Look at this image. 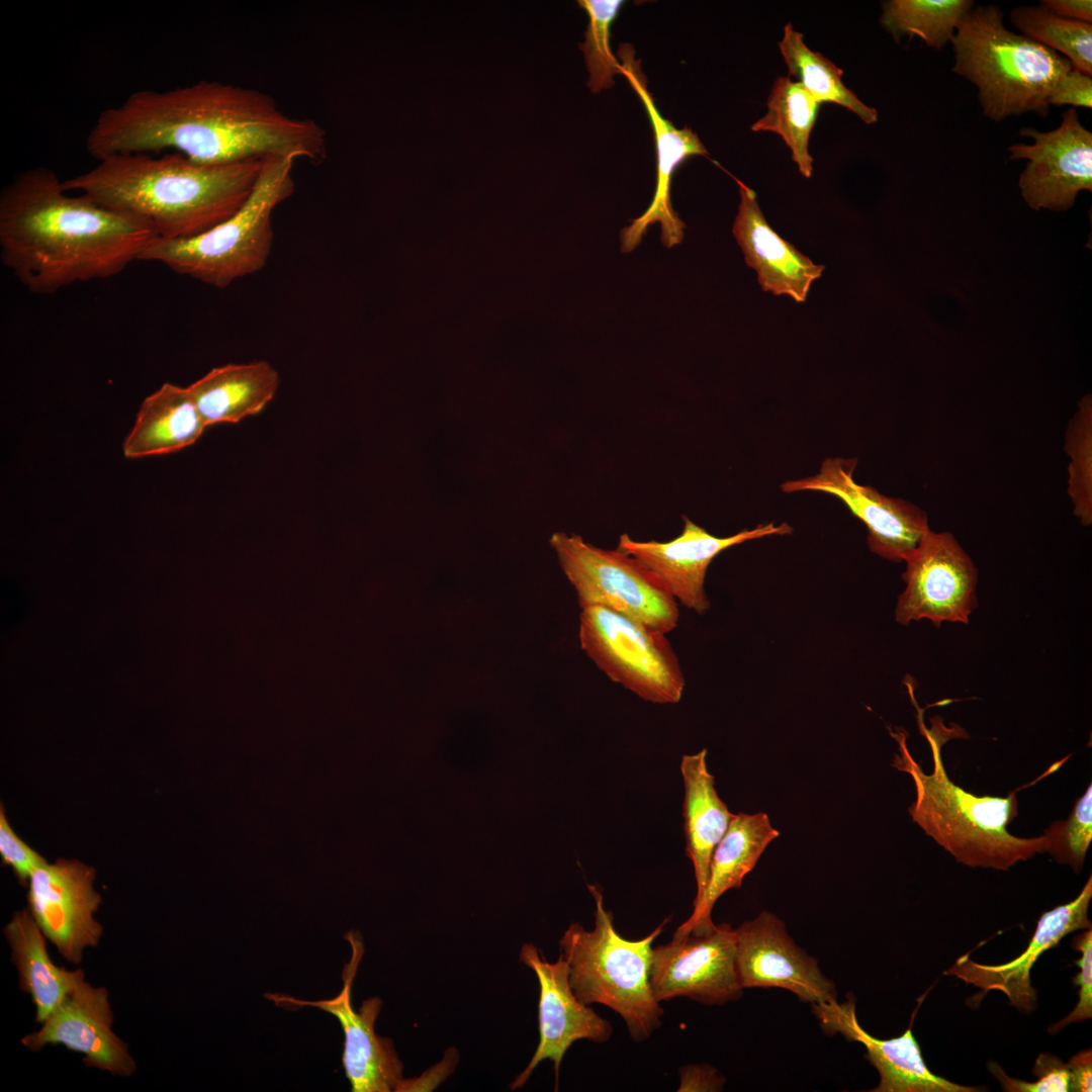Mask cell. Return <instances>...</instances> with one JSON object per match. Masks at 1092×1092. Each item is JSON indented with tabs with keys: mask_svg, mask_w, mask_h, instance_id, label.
Listing matches in <instances>:
<instances>
[{
	"mask_svg": "<svg viewBox=\"0 0 1092 1092\" xmlns=\"http://www.w3.org/2000/svg\"><path fill=\"white\" fill-rule=\"evenodd\" d=\"M0 855L3 863L9 866L19 884L28 886L33 872L48 862L40 854L22 841L9 825L5 810H0Z\"/></svg>",
	"mask_w": 1092,
	"mask_h": 1092,
	"instance_id": "obj_38",
	"label": "cell"
},
{
	"mask_svg": "<svg viewBox=\"0 0 1092 1092\" xmlns=\"http://www.w3.org/2000/svg\"><path fill=\"white\" fill-rule=\"evenodd\" d=\"M1067 1064L1070 1071V1091L1090 1092L1092 1090V1053L1083 1050L1073 1056Z\"/></svg>",
	"mask_w": 1092,
	"mask_h": 1092,
	"instance_id": "obj_41",
	"label": "cell"
},
{
	"mask_svg": "<svg viewBox=\"0 0 1092 1092\" xmlns=\"http://www.w3.org/2000/svg\"><path fill=\"white\" fill-rule=\"evenodd\" d=\"M262 163L204 164L175 152L117 154L63 186L145 221L157 238L184 240L237 213L252 195Z\"/></svg>",
	"mask_w": 1092,
	"mask_h": 1092,
	"instance_id": "obj_3",
	"label": "cell"
},
{
	"mask_svg": "<svg viewBox=\"0 0 1092 1092\" xmlns=\"http://www.w3.org/2000/svg\"><path fill=\"white\" fill-rule=\"evenodd\" d=\"M519 958L533 970L539 982L540 1038L529 1064L511 1084V1090L522 1088L540 1062L547 1059L553 1062L557 1090L560 1064L570 1045L580 1039L606 1042L613 1034V1027L576 998L569 984L568 964L561 954L555 963H548L536 945L526 942Z\"/></svg>",
	"mask_w": 1092,
	"mask_h": 1092,
	"instance_id": "obj_18",
	"label": "cell"
},
{
	"mask_svg": "<svg viewBox=\"0 0 1092 1092\" xmlns=\"http://www.w3.org/2000/svg\"><path fill=\"white\" fill-rule=\"evenodd\" d=\"M735 930V967L745 988H782L813 1004L836 999V987L818 961L796 944L785 923L762 911Z\"/></svg>",
	"mask_w": 1092,
	"mask_h": 1092,
	"instance_id": "obj_17",
	"label": "cell"
},
{
	"mask_svg": "<svg viewBox=\"0 0 1092 1092\" xmlns=\"http://www.w3.org/2000/svg\"><path fill=\"white\" fill-rule=\"evenodd\" d=\"M205 428L188 387L164 383L142 402L123 453L140 458L176 452L193 445Z\"/></svg>",
	"mask_w": 1092,
	"mask_h": 1092,
	"instance_id": "obj_28",
	"label": "cell"
},
{
	"mask_svg": "<svg viewBox=\"0 0 1092 1092\" xmlns=\"http://www.w3.org/2000/svg\"><path fill=\"white\" fill-rule=\"evenodd\" d=\"M156 238L145 221L69 194L44 166L16 174L0 193L1 262L35 294L115 276Z\"/></svg>",
	"mask_w": 1092,
	"mask_h": 1092,
	"instance_id": "obj_2",
	"label": "cell"
},
{
	"mask_svg": "<svg viewBox=\"0 0 1092 1092\" xmlns=\"http://www.w3.org/2000/svg\"><path fill=\"white\" fill-rule=\"evenodd\" d=\"M818 103L799 83L789 76L778 77L766 100V113L751 125L753 131L779 134L789 147L800 173L810 178L813 158L809 140L816 121Z\"/></svg>",
	"mask_w": 1092,
	"mask_h": 1092,
	"instance_id": "obj_30",
	"label": "cell"
},
{
	"mask_svg": "<svg viewBox=\"0 0 1092 1092\" xmlns=\"http://www.w3.org/2000/svg\"><path fill=\"white\" fill-rule=\"evenodd\" d=\"M905 590L895 611L902 625L928 619L968 624L977 607V570L951 533L929 531L905 560Z\"/></svg>",
	"mask_w": 1092,
	"mask_h": 1092,
	"instance_id": "obj_10",
	"label": "cell"
},
{
	"mask_svg": "<svg viewBox=\"0 0 1092 1092\" xmlns=\"http://www.w3.org/2000/svg\"><path fill=\"white\" fill-rule=\"evenodd\" d=\"M1092 898L1090 876L1079 895L1067 904L1044 912L1037 921L1035 931L1026 949L1014 960L1001 965H985L973 961L970 953L960 957L944 972L967 984L983 990L999 991L1010 1004L1022 1012H1030L1036 1006V990L1030 980V971L1037 959L1048 949L1058 945L1066 935L1091 928L1088 908Z\"/></svg>",
	"mask_w": 1092,
	"mask_h": 1092,
	"instance_id": "obj_21",
	"label": "cell"
},
{
	"mask_svg": "<svg viewBox=\"0 0 1092 1092\" xmlns=\"http://www.w3.org/2000/svg\"><path fill=\"white\" fill-rule=\"evenodd\" d=\"M578 3L588 15L585 40L580 49L589 73L587 86L596 94L612 87L614 76L620 74V63L610 48V27L624 1L581 0Z\"/></svg>",
	"mask_w": 1092,
	"mask_h": 1092,
	"instance_id": "obj_34",
	"label": "cell"
},
{
	"mask_svg": "<svg viewBox=\"0 0 1092 1092\" xmlns=\"http://www.w3.org/2000/svg\"><path fill=\"white\" fill-rule=\"evenodd\" d=\"M678 1092L721 1091L725 1078L708 1064H691L679 1069Z\"/></svg>",
	"mask_w": 1092,
	"mask_h": 1092,
	"instance_id": "obj_40",
	"label": "cell"
},
{
	"mask_svg": "<svg viewBox=\"0 0 1092 1092\" xmlns=\"http://www.w3.org/2000/svg\"><path fill=\"white\" fill-rule=\"evenodd\" d=\"M19 988L35 1007V1020L43 1022L76 986L85 979L81 969L67 970L53 963L46 936L28 909L17 911L4 927Z\"/></svg>",
	"mask_w": 1092,
	"mask_h": 1092,
	"instance_id": "obj_27",
	"label": "cell"
},
{
	"mask_svg": "<svg viewBox=\"0 0 1092 1092\" xmlns=\"http://www.w3.org/2000/svg\"><path fill=\"white\" fill-rule=\"evenodd\" d=\"M1019 134L1034 141L1008 148L1009 159L1028 161L1018 186L1030 208L1064 211L1074 205L1080 191L1092 190V132L1074 107L1063 113L1056 129L1022 127Z\"/></svg>",
	"mask_w": 1092,
	"mask_h": 1092,
	"instance_id": "obj_12",
	"label": "cell"
},
{
	"mask_svg": "<svg viewBox=\"0 0 1092 1092\" xmlns=\"http://www.w3.org/2000/svg\"><path fill=\"white\" fill-rule=\"evenodd\" d=\"M779 49L789 69V77H794L818 103H835L868 124L878 120L877 109L864 104L844 85L843 71L822 54L810 50L803 34L791 23L784 27Z\"/></svg>",
	"mask_w": 1092,
	"mask_h": 1092,
	"instance_id": "obj_29",
	"label": "cell"
},
{
	"mask_svg": "<svg viewBox=\"0 0 1092 1092\" xmlns=\"http://www.w3.org/2000/svg\"><path fill=\"white\" fill-rule=\"evenodd\" d=\"M679 536L666 541H635L624 533L617 549L628 554L646 568L662 587L686 608L699 615L710 609L705 592V578L712 560L727 548L770 535L791 534L786 523L758 525L729 537H716L684 516Z\"/></svg>",
	"mask_w": 1092,
	"mask_h": 1092,
	"instance_id": "obj_16",
	"label": "cell"
},
{
	"mask_svg": "<svg viewBox=\"0 0 1092 1092\" xmlns=\"http://www.w3.org/2000/svg\"><path fill=\"white\" fill-rule=\"evenodd\" d=\"M113 1013L104 987L81 981L62 1004L25 1035L21 1043L32 1052L61 1044L81 1054L86 1066L128 1077L136 1064L127 1044L112 1030Z\"/></svg>",
	"mask_w": 1092,
	"mask_h": 1092,
	"instance_id": "obj_20",
	"label": "cell"
},
{
	"mask_svg": "<svg viewBox=\"0 0 1092 1092\" xmlns=\"http://www.w3.org/2000/svg\"><path fill=\"white\" fill-rule=\"evenodd\" d=\"M1091 784L1077 800L1066 820H1057L1044 830L1045 852L1055 861L1070 866L1075 872L1082 870L1092 839V788Z\"/></svg>",
	"mask_w": 1092,
	"mask_h": 1092,
	"instance_id": "obj_35",
	"label": "cell"
},
{
	"mask_svg": "<svg viewBox=\"0 0 1092 1092\" xmlns=\"http://www.w3.org/2000/svg\"><path fill=\"white\" fill-rule=\"evenodd\" d=\"M990 1073L997 1079L1004 1091L1008 1092H1068L1070 1091V1071L1067 1064L1051 1054H1040L1035 1060L1032 1073L1035 1082H1026L1008 1076L1002 1067L995 1063L988 1064Z\"/></svg>",
	"mask_w": 1092,
	"mask_h": 1092,
	"instance_id": "obj_36",
	"label": "cell"
},
{
	"mask_svg": "<svg viewBox=\"0 0 1092 1092\" xmlns=\"http://www.w3.org/2000/svg\"><path fill=\"white\" fill-rule=\"evenodd\" d=\"M1073 946L1081 952V957L1075 962L1080 971L1073 978L1074 986L1079 987L1078 1002L1066 1017L1050 1026L1051 1033H1057L1070 1023L1082 1022L1092 1016V928L1077 935Z\"/></svg>",
	"mask_w": 1092,
	"mask_h": 1092,
	"instance_id": "obj_37",
	"label": "cell"
},
{
	"mask_svg": "<svg viewBox=\"0 0 1092 1092\" xmlns=\"http://www.w3.org/2000/svg\"><path fill=\"white\" fill-rule=\"evenodd\" d=\"M96 873L79 860L59 858L37 868L28 882V911L43 935L71 964H80L87 947L103 933L94 914L101 896L94 889Z\"/></svg>",
	"mask_w": 1092,
	"mask_h": 1092,
	"instance_id": "obj_13",
	"label": "cell"
},
{
	"mask_svg": "<svg viewBox=\"0 0 1092 1092\" xmlns=\"http://www.w3.org/2000/svg\"><path fill=\"white\" fill-rule=\"evenodd\" d=\"M551 544L581 609L605 607L665 634L677 626V602L628 554L599 548L578 535L555 534Z\"/></svg>",
	"mask_w": 1092,
	"mask_h": 1092,
	"instance_id": "obj_9",
	"label": "cell"
},
{
	"mask_svg": "<svg viewBox=\"0 0 1092 1092\" xmlns=\"http://www.w3.org/2000/svg\"><path fill=\"white\" fill-rule=\"evenodd\" d=\"M1010 21L1022 35L1064 56L1074 69L1092 75L1091 23L1063 18L1040 4L1012 9Z\"/></svg>",
	"mask_w": 1092,
	"mask_h": 1092,
	"instance_id": "obj_32",
	"label": "cell"
},
{
	"mask_svg": "<svg viewBox=\"0 0 1092 1092\" xmlns=\"http://www.w3.org/2000/svg\"><path fill=\"white\" fill-rule=\"evenodd\" d=\"M706 757L707 749L704 748L695 754L682 755L680 760L685 786L686 854L693 863L697 884L693 905L706 889L714 849L733 817L716 791L715 778L708 770Z\"/></svg>",
	"mask_w": 1092,
	"mask_h": 1092,
	"instance_id": "obj_25",
	"label": "cell"
},
{
	"mask_svg": "<svg viewBox=\"0 0 1092 1092\" xmlns=\"http://www.w3.org/2000/svg\"><path fill=\"white\" fill-rule=\"evenodd\" d=\"M86 150L96 161L173 150L204 164L268 157L321 162L327 157V133L313 119L285 114L264 92L202 80L132 92L98 115Z\"/></svg>",
	"mask_w": 1092,
	"mask_h": 1092,
	"instance_id": "obj_1",
	"label": "cell"
},
{
	"mask_svg": "<svg viewBox=\"0 0 1092 1092\" xmlns=\"http://www.w3.org/2000/svg\"><path fill=\"white\" fill-rule=\"evenodd\" d=\"M813 1012L826 1033H841L847 1040L857 1041L867 1050V1059L880 1075L873 1092H976L977 1087L965 1086L935 1075L925 1064L911 1026L889 1039L871 1035L859 1024L855 1001L847 999L813 1004Z\"/></svg>",
	"mask_w": 1092,
	"mask_h": 1092,
	"instance_id": "obj_22",
	"label": "cell"
},
{
	"mask_svg": "<svg viewBox=\"0 0 1092 1092\" xmlns=\"http://www.w3.org/2000/svg\"><path fill=\"white\" fill-rule=\"evenodd\" d=\"M294 162L286 157L263 159L254 191L237 213L190 239L156 238L140 261L162 263L177 274L219 289L259 272L272 250L273 211L294 192Z\"/></svg>",
	"mask_w": 1092,
	"mask_h": 1092,
	"instance_id": "obj_7",
	"label": "cell"
},
{
	"mask_svg": "<svg viewBox=\"0 0 1092 1092\" xmlns=\"http://www.w3.org/2000/svg\"><path fill=\"white\" fill-rule=\"evenodd\" d=\"M657 1002L687 997L723 1005L742 996L735 967V930L729 923L701 934L673 935L652 947L649 969Z\"/></svg>",
	"mask_w": 1092,
	"mask_h": 1092,
	"instance_id": "obj_11",
	"label": "cell"
},
{
	"mask_svg": "<svg viewBox=\"0 0 1092 1092\" xmlns=\"http://www.w3.org/2000/svg\"><path fill=\"white\" fill-rule=\"evenodd\" d=\"M596 904L595 926L586 930L572 922L559 939L560 954L569 967V984L585 1005L603 1004L625 1021L632 1040L641 1042L661 1026L664 1010L652 994L649 969L652 943L670 917L641 939L618 933L611 911L597 885L587 884Z\"/></svg>",
	"mask_w": 1092,
	"mask_h": 1092,
	"instance_id": "obj_6",
	"label": "cell"
},
{
	"mask_svg": "<svg viewBox=\"0 0 1092 1092\" xmlns=\"http://www.w3.org/2000/svg\"><path fill=\"white\" fill-rule=\"evenodd\" d=\"M740 195L732 233L747 266L757 273L763 291L804 302L824 266L815 264L771 229L761 212L756 193L734 178Z\"/></svg>",
	"mask_w": 1092,
	"mask_h": 1092,
	"instance_id": "obj_23",
	"label": "cell"
},
{
	"mask_svg": "<svg viewBox=\"0 0 1092 1092\" xmlns=\"http://www.w3.org/2000/svg\"><path fill=\"white\" fill-rule=\"evenodd\" d=\"M856 459H825L817 474L784 482V492L821 491L838 497L868 529L872 552L905 561L930 531L927 515L913 504L886 496L854 481Z\"/></svg>",
	"mask_w": 1092,
	"mask_h": 1092,
	"instance_id": "obj_14",
	"label": "cell"
},
{
	"mask_svg": "<svg viewBox=\"0 0 1092 1092\" xmlns=\"http://www.w3.org/2000/svg\"><path fill=\"white\" fill-rule=\"evenodd\" d=\"M993 4L974 6L950 39L951 71L978 88L983 113L999 122L1034 112L1045 118L1049 96L1073 69L1064 56L1007 29Z\"/></svg>",
	"mask_w": 1092,
	"mask_h": 1092,
	"instance_id": "obj_5",
	"label": "cell"
},
{
	"mask_svg": "<svg viewBox=\"0 0 1092 1092\" xmlns=\"http://www.w3.org/2000/svg\"><path fill=\"white\" fill-rule=\"evenodd\" d=\"M1039 4L1058 16L1086 23L1092 22L1090 0H1041Z\"/></svg>",
	"mask_w": 1092,
	"mask_h": 1092,
	"instance_id": "obj_42",
	"label": "cell"
},
{
	"mask_svg": "<svg viewBox=\"0 0 1092 1092\" xmlns=\"http://www.w3.org/2000/svg\"><path fill=\"white\" fill-rule=\"evenodd\" d=\"M352 958L343 970V988L329 1000L303 1001L282 995H270L276 1004L310 1005L333 1014L343 1028L345 1041L343 1066L353 1092L397 1091L403 1080V1064L390 1038L376 1034L375 1020L381 1009L378 997L366 999L356 1011L351 1004V987L363 954V945L353 932L346 936Z\"/></svg>",
	"mask_w": 1092,
	"mask_h": 1092,
	"instance_id": "obj_15",
	"label": "cell"
},
{
	"mask_svg": "<svg viewBox=\"0 0 1092 1092\" xmlns=\"http://www.w3.org/2000/svg\"><path fill=\"white\" fill-rule=\"evenodd\" d=\"M911 698L917 710L920 733L929 743L933 770L925 774L911 755L903 730L890 732L898 742L899 752L892 765L907 772L913 780L916 800L908 812L912 820L957 861L971 868L1007 871L1018 861L1045 852L1042 834L1031 838L1018 837L1007 830L1018 814L1016 793L1007 797L976 796L956 785L947 776L941 758L942 745L960 736V728L945 727L931 719V728L923 722L922 710Z\"/></svg>",
	"mask_w": 1092,
	"mask_h": 1092,
	"instance_id": "obj_4",
	"label": "cell"
},
{
	"mask_svg": "<svg viewBox=\"0 0 1092 1092\" xmlns=\"http://www.w3.org/2000/svg\"><path fill=\"white\" fill-rule=\"evenodd\" d=\"M1065 450L1070 457L1068 494L1074 505V515L1081 524L1092 523V402L1086 395L1070 421L1066 432Z\"/></svg>",
	"mask_w": 1092,
	"mask_h": 1092,
	"instance_id": "obj_33",
	"label": "cell"
},
{
	"mask_svg": "<svg viewBox=\"0 0 1092 1092\" xmlns=\"http://www.w3.org/2000/svg\"><path fill=\"white\" fill-rule=\"evenodd\" d=\"M280 384L278 372L267 361L226 364L211 369L188 386L204 424L238 423L259 414Z\"/></svg>",
	"mask_w": 1092,
	"mask_h": 1092,
	"instance_id": "obj_26",
	"label": "cell"
},
{
	"mask_svg": "<svg viewBox=\"0 0 1092 1092\" xmlns=\"http://www.w3.org/2000/svg\"><path fill=\"white\" fill-rule=\"evenodd\" d=\"M974 6L972 0H891L883 4L880 22L896 40L914 35L940 50Z\"/></svg>",
	"mask_w": 1092,
	"mask_h": 1092,
	"instance_id": "obj_31",
	"label": "cell"
},
{
	"mask_svg": "<svg viewBox=\"0 0 1092 1092\" xmlns=\"http://www.w3.org/2000/svg\"><path fill=\"white\" fill-rule=\"evenodd\" d=\"M618 57L621 60L620 74L627 79L639 96L649 116L654 133L657 162L656 186L652 201L642 215L633 219L622 230L621 249L624 253L633 251L641 243L648 228L657 222L661 228L662 244L666 248H671L681 243L686 226L672 207L670 197L672 176L684 161L692 156H708V151L690 126L676 128L669 119L660 114L648 90L647 79L641 70L640 61L635 59L632 46L621 44Z\"/></svg>",
	"mask_w": 1092,
	"mask_h": 1092,
	"instance_id": "obj_19",
	"label": "cell"
},
{
	"mask_svg": "<svg viewBox=\"0 0 1092 1092\" xmlns=\"http://www.w3.org/2000/svg\"><path fill=\"white\" fill-rule=\"evenodd\" d=\"M666 634L601 606L581 609L579 641L612 681L654 704H677L686 680Z\"/></svg>",
	"mask_w": 1092,
	"mask_h": 1092,
	"instance_id": "obj_8",
	"label": "cell"
},
{
	"mask_svg": "<svg viewBox=\"0 0 1092 1092\" xmlns=\"http://www.w3.org/2000/svg\"><path fill=\"white\" fill-rule=\"evenodd\" d=\"M1092 78L1076 69L1069 71L1049 96V105L1092 107Z\"/></svg>",
	"mask_w": 1092,
	"mask_h": 1092,
	"instance_id": "obj_39",
	"label": "cell"
},
{
	"mask_svg": "<svg viewBox=\"0 0 1092 1092\" xmlns=\"http://www.w3.org/2000/svg\"><path fill=\"white\" fill-rule=\"evenodd\" d=\"M779 835L765 813L733 814L727 831L714 849L706 889L694 904L690 917L673 935L711 931L716 926L711 917L716 901L728 890L741 887L744 877Z\"/></svg>",
	"mask_w": 1092,
	"mask_h": 1092,
	"instance_id": "obj_24",
	"label": "cell"
}]
</instances>
